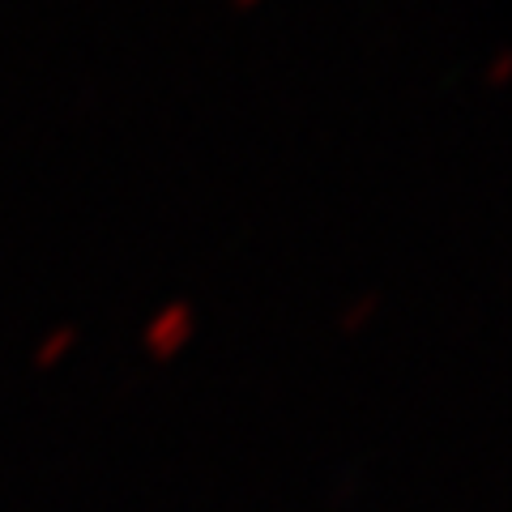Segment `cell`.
<instances>
[{
	"label": "cell",
	"instance_id": "cell-5",
	"mask_svg": "<svg viewBox=\"0 0 512 512\" xmlns=\"http://www.w3.org/2000/svg\"><path fill=\"white\" fill-rule=\"evenodd\" d=\"M231 5H235V9H256L261 0H231Z\"/></svg>",
	"mask_w": 512,
	"mask_h": 512
},
{
	"label": "cell",
	"instance_id": "cell-3",
	"mask_svg": "<svg viewBox=\"0 0 512 512\" xmlns=\"http://www.w3.org/2000/svg\"><path fill=\"white\" fill-rule=\"evenodd\" d=\"M376 316H380V295L367 291V295H359V299H350L346 308L338 312V329L346 333V338H359L363 329L376 325Z\"/></svg>",
	"mask_w": 512,
	"mask_h": 512
},
{
	"label": "cell",
	"instance_id": "cell-2",
	"mask_svg": "<svg viewBox=\"0 0 512 512\" xmlns=\"http://www.w3.org/2000/svg\"><path fill=\"white\" fill-rule=\"evenodd\" d=\"M73 350H77V329L73 325H56L52 333H43V342L35 346V367L39 372H52V367H60Z\"/></svg>",
	"mask_w": 512,
	"mask_h": 512
},
{
	"label": "cell",
	"instance_id": "cell-4",
	"mask_svg": "<svg viewBox=\"0 0 512 512\" xmlns=\"http://www.w3.org/2000/svg\"><path fill=\"white\" fill-rule=\"evenodd\" d=\"M483 77H487V86H508V77H512V52H495Z\"/></svg>",
	"mask_w": 512,
	"mask_h": 512
},
{
	"label": "cell",
	"instance_id": "cell-1",
	"mask_svg": "<svg viewBox=\"0 0 512 512\" xmlns=\"http://www.w3.org/2000/svg\"><path fill=\"white\" fill-rule=\"evenodd\" d=\"M197 338V312H192L188 299H171L163 303L141 329V350L158 363H171L184 355V346Z\"/></svg>",
	"mask_w": 512,
	"mask_h": 512
}]
</instances>
